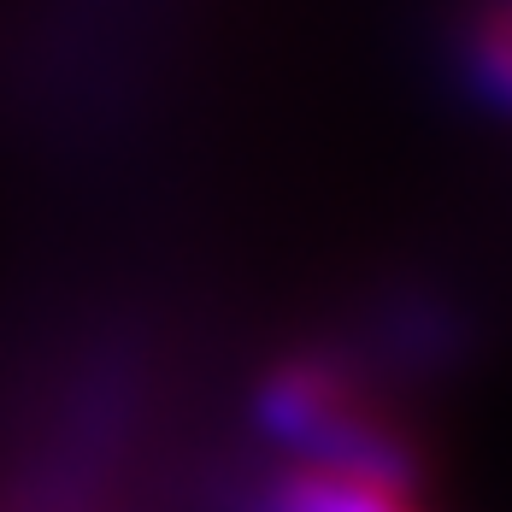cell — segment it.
<instances>
[{
    "mask_svg": "<svg viewBox=\"0 0 512 512\" xmlns=\"http://www.w3.org/2000/svg\"><path fill=\"white\" fill-rule=\"evenodd\" d=\"M477 65H483V77L512 101V6H501V12L477 30Z\"/></svg>",
    "mask_w": 512,
    "mask_h": 512,
    "instance_id": "obj_2",
    "label": "cell"
},
{
    "mask_svg": "<svg viewBox=\"0 0 512 512\" xmlns=\"http://www.w3.org/2000/svg\"><path fill=\"white\" fill-rule=\"evenodd\" d=\"M271 512H412L389 471L359 465H301L277 483Z\"/></svg>",
    "mask_w": 512,
    "mask_h": 512,
    "instance_id": "obj_1",
    "label": "cell"
}]
</instances>
